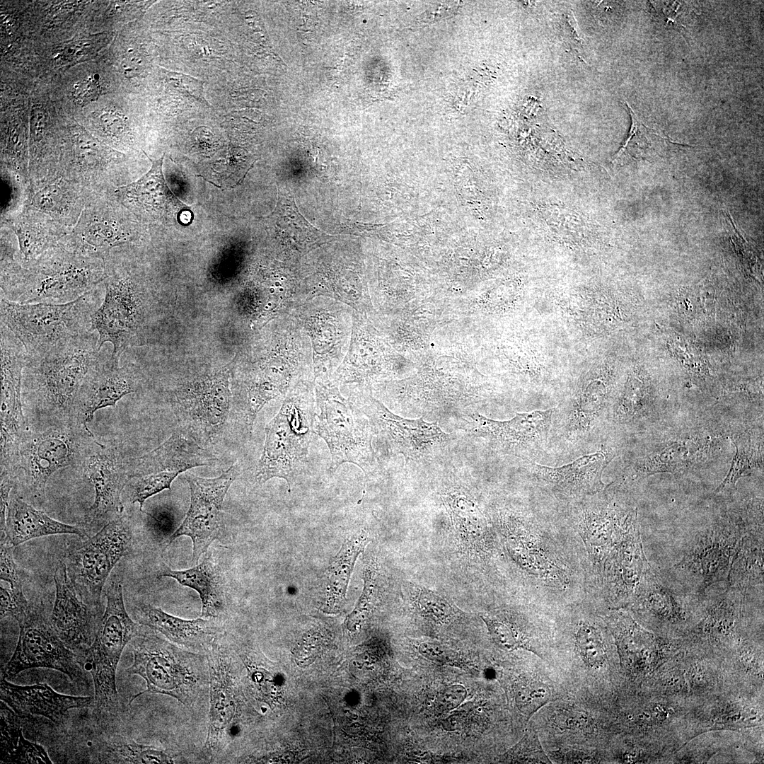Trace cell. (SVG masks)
<instances>
[{
  "mask_svg": "<svg viewBox=\"0 0 764 764\" xmlns=\"http://www.w3.org/2000/svg\"><path fill=\"white\" fill-rule=\"evenodd\" d=\"M265 328L238 378L237 414L249 434L265 405L283 400L299 381L314 380L310 341L295 318H279Z\"/></svg>",
  "mask_w": 764,
  "mask_h": 764,
  "instance_id": "1",
  "label": "cell"
},
{
  "mask_svg": "<svg viewBox=\"0 0 764 764\" xmlns=\"http://www.w3.org/2000/svg\"><path fill=\"white\" fill-rule=\"evenodd\" d=\"M106 277L104 261L57 243L33 260L1 263V295L19 303H66L98 287Z\"/></svg>",
  "mask_w": 764,
  "mask_h": 764,
  "instance_id": "2",
  "label": "cell"
},
{
  "mask_svg": "<svg viewBox=\"0 0 764 764\" xmlns=\"http://www.w3.org/2000/svg\"><path fill=\"white\" fill-rule=\"evenodd\" d=\"M104 358L96 331L60 342L44 355L26 361L22 378L23 400L42 418L74 417L76 400L83 381Z\"/></svg>",
  "mask_w": 764,
  "mask_h": 764,
  "instance_id": "3",
  "label": "cell"
},
{
  "mask_svg": "<svg viewBox=\"0 0 764 764\" xmlns=\"http://www.w3.org/2000/svg\"><path fill=\"white\" fill-rule=\"evenodd\" d=\"M316 412L313 380L299 381L265 427L264 447L255 470L258 484L278 478L284 479L291 490L307 466L309 446L316 434Z\"/></svg>",
  "mask_w": 764,
  "mask_h": 764,
  "instance_id": "4",
  "label": "cell"
},
{
  "mask_svg": "<svg viewBox=\"0 0 764 764\" xmlns=\"http://www.w3.org/2000/svg\"><path fill=\"white\" fill-rule=\"evenodd\" d=\"M133 662L126 669L146 683L145 693L170 696L188 708L196 706L209 690L207 655L182 648L154 635H139L132 644Z\"/></svg>",
  "mask_w": 764,
  "mask_h": 764,
  "instance_id": "5",
  "label": "cell"
},
{
  "mask_svg": "<svg viewBox=\"0 0 764 764\" xmlns=\"http://www.w3.org/2000/svg\"><path fill=\"white\" fill-rule=\"evenodd\" d=\"M95 438L74 417L42 418L28 424L22 438L17 485L33 498L45 497L47 482L58 470L80 467Z\"/></svg>",
  "mask_w": 764,
  "mask_h": 764,
  "instance_id": "6",
  "label": "cell"
},
{
  "mask_svg": "<svg viewBox=\"0 0 764 764\" xmlns=\"http://www.w3.org/2000/svg\"><path fill=\"white\" fill-rule=\"evenodd\" d=\"M102 284L59 304L19 303L0 295L1 323L21 341L26 361L38 358L60 342L92 331V317L103 301Z\"/></svg>",
  "mask_w": 764,
  "mask_h": 764,
  "instance_id": "7",
  "label": "cell"
},
{
  "mask_svg": "<svg viewBox=\"0 0 764 764\" xmlns=\"http://www.w3.org/2000/svg\"><path fill=\"white\" fill-rule=\"evenodd\" d=\"M313 381L314 431L330 450V470L335 472L342 464L350 463L365 473L372 471L376 459L371 445L374 432L369 419L342 394L332 378Z\"/></svg>",
  "mask_w": 764,
  "mask_h": 764,
  "instance_id": "8",
  "label": "cell"
},
{
  "mask_svg": "<svg viewBox=\"0 0 764 764\" xmlns=\"http://www.w3.org/2000/svg\"><path fill=\"white\" fill-rule=\"evenodd\" d=\"M209 673L207 734L201 756L207 763L231 756L241 731L243 693L237 673V656L219 637L206 652Z\"/></svg>",
  "mask_w": 764,
  "mask_h": 764,
  "instance_id": "9",
  "label": "cell"
},
{
  "mask_svg": "<svg viewBox=\"0 0 764 764\" xmlns=\"http://www.w3.org/2000/svg\"><path fill=\"white\" fill-rule=\"evenodd\" d=\"M105 595V610L88 655L94 702L100 712L115 715L119 707L115 681L117 664L126 644L140 635L141 627L126 611L122 579L116 574L109 581Z\"/></svg>",
  "mask_w": 764,
  "mask_h": 764,
  "instance_id": "10",
  "label": "cell"
},
{
  "mask_svg": "<svg viewBox=\"0 0 764 764\" xmlns=\"http://www.w3.org/2000/svg\"><path fill=\"white\" fill-rule=\"evenodd\" d=\"M354 311L333 299L308 298L293 313L309 339L314 380L331 378L350 345Z\"/></svg>",
  "mask_w": 764,
  "mask_h": 764,
  "instance_id": "11",
  "label": "cell"
},
{
  "mask_svg": "<svg viewBox=\"0 0 764 764\" xmlns=\"http://www.w3.org/2000/svg\"><path fill=\"white\" fill-rule=\"evenodd\" d=\"M132 533L124 516L108 522L95 536L68 554L67 572L76 591L98 605L106 580L117 562L132 549Z\"/></svg>",
  "mask_w": 764,
  "mask_h": 764,
  "instance_id": "12",
  "label": "cell"
},
{
  "mask_svg": "<svg viewBox=\"0 0 764 764\" xmlns=\"http://www.w3.org/2000/svg\"><path fill=\"white\" fill-rule=\"evenodd\" d=\"M18 623V643L5 667L4 677L13 676L29 668H49L62 672L73 682L84 681L85 674L75 654L40 613L30 607Z\"/></svg>",
  "mask_w": 764,
  "mask_h": 764,
  "instance_id": "13",
  "label": "cell"
},
{
  "mask_svg": "<svg viewBox=\"0 0 764 764\" xmlns=\"http://www.w3.org/2000/svg\"><path fill=\"white\" fill-rule=\"evenodd\" d=\"M238 354L221 369L184 383L175 392V406L189 427L212 439L222 431L231 407L229 378Z\"/></svg>",
  "mask_w": 764,
  "mask_h": 764,
  "instance_id": "14",
  "label": "cell"
},
{
  "mask_svg": "<svg viewBox=\"0 0 764 764\" xmlns=\"http://www.w3.org/2000/svg\"><path fill=\"white\" fill-rule=\"evenodd\" d=\"M347 398L366 415L374 434L381 435L390 449L403 455L407 462L430 456L449 439L436 422H427L422 417L410 419L400 417L368 393Z\"/></svg>",
  "mask_w": 764,
  "mask_h": 764,
  "instance_id": "15",
  "label": "cell"
},
{
  "mask_svg": "<svg viewBox=\"0 0 764 764\" xmlns=\"http://www.w3.org/2000/svg\"><path fill=\"white\" fill-rule=\"evenodd\" d=\"M238 475L236 465L214 478L187 475L185 479L190 491V508L183 523L167 540L166 547L182 536L190 537L193 545V560L197 563L221 532L224 497Z\"/></svg>",
  "mask_w": 764,
  "mask_h": 764,
  "instance_id": "16",
  "label": "cell"
},
{
  "mask_svg": "<svg viewBox=\"0 0 764 764\" xmlns=\"http://www.w3.org/2000/svg\"><path fill=\"white\" fill-rule=\"evenodd\" d=\"M129 463L114 444L96 439L91 446L80 466L95 490L94 502L86 515L90 523L110 521L122 514L121 493L130 480Z\"/></svg>",
  "mask_w": 764,
  "mask_h": 764,
  "instance_id": "17",
  "label": "cell"
},
{
  "mask_svg": "<svg viewBox=\"0 0 764 764\" xmlns=\"http://www.w3.org/2000/svg\"><path fill=\"white\" fill-rule=\"evenodd\" d=\"M23 356L13 349L1 354V480L17 481L19 449L28 423L22 401Z\"/></svg>",
  "mask_w": 764,
  "mask_h": 764,
  "instance_id": "18",
  "label": "cell"
},
{
  "mask_svg": "<svg viewBox=\"0 0 764 764\" xmlns=\"http://www.w3.org/2000/svg\"><path fill=\"white\" fill-rule=\"evenodd\" d=\"M129 240L111 200L93 196L73 228L58 244L72 253L105 262L117 247Z\"/></svg>",
  "mask_w": 764,
  "mask_h": 764,
  "instance_id": "19",
  "label": "cell"
},
{
  "mask_svg": "<svg viewBox=\"0 0 764 764\" xmlns=\"http://www.w3.org/2000/svg\"><path fill=\"white\" fill-rule=\"evenodd\" d=\"M361 313L354 311L353 328L348 352L332 378L345 397L368 393L374 381L390 376V362L376 351L374 342Z\"/></svg>",
  "mask_w": 764,
  "mask_h": 764,
  "instance_id": "20",
  "label": "cell"
},
{
  "mask_svg": "<svg viewBox=\"0 0 764 764\" xmlns=\"http://www.w3.org/2000/svg\"><path fill=\"white\" fill-rule=\"evenodd\" d=\"M217 458L197 443L180 433L172 434L151 451L130 460V480L147 476L170 489L180 473L199 466L213 465Z\"/></svg>",
  "mask_w": 764,
  "mask_h": 764,
  "instance_id": "21",
  "label": "cell"
},
{
  "mask_svg": "<svg viewBox=\"0 0 764 764\" xmlns=\"http://www.w3.org/2000/svg\"><path fill=\"white\" fill-rule=\"evenodd\" d=\"M554 410L516 413L511 419L496 421L478 413L471 415L473 431L509 453L523 454L539 450L546 443Z\"/></svg>",
  "mask_w": 764,
  "mask_h": 764,
  "instance_id": "22",
  "label": "cell"
},
{
  "mask_svg": "<svg viewBox=\"0 0 764 764\" xmlns=\"http://www.w3.org/2000/svg\"><path fill=\"white\" fill-rule=\"evenodd\" d=\"M151 169L139 180L115 191L119 199L139 215L158 221H178L180 214L190 208L183 203L166 183L162 166L164 154L158 159L151 158Z\"/></svg>",
  "mask_w": 764,
  "mask_h": 764,
  "instance_id": "23",
  "label": "cell"
},
{
  "mask_svg": "<svg viewBox=\"0 0 764 764\" xmlns=\"http://www.w3.org/2000/svg\"><path fill=\"white\" fill-rule=\"evenodd\" d=\"M138 389L137 379L128 368L120 367L105 357L86 376L78 393L74 416L87 424L94 413L115 407L125 395Z\"/></svg>",
  "mask_w": 764,
  "mask_h": 764,
  "instance_id": "24",
  "label": "cell"
},
{
  "mask_svg": "<svg viewBox=\"0 0 764 764\" xmlns=\"http://www.w3.org/2000/svg\"><path fill=\"white\" fill-rule=\"evenodd\" d=\"M613 457L607 451L600 450L560 467L533 463L531 470L537 480L557 492L569 497L581 498L603 490V472Z\"/></svg>",
  "mask_w": 764,
  "mask_h": 764,
  "instance_id": "25",
  "label": "cell"
},
{
  "mask_svg": "<svg viewBox=\"0 0 764 764\" xmlns=\"http://www.w3.org/2000/svg\"><path fill=\"white\" fill-rule=\"evenodd\" d=\"M0 693L1 701L16 713L42 716L59 727L64 725L69 710L86 707L93 702L92 697L60 694L46 683L15 685L4 676L1 678Z\"/></svg>",
  "mask_w": 764,
  "mask_h": 764,
  "instance_id": "26",
  "label": "cell"
},
{
  "mask_svg": "<svg viewBox=\"0 0 764 764\" xmlns=\"http://www.w3.org/2000/svg\"><path fill=\"white\" fill-rule=\"evenodd\" d=\"M54 581L56 596L50 620L52 627L70 649L90 647L93 635L91 612L79 598L65 562L58 565Z\"/></svg>",
  "mask_w": 764,
  "mask_h": 764,
  "instance_id": "27",
  "label": "cell"
},
{
  "mask_svg": "<svg viewBox=\"0 0 764 764\" xmlns=\"http://www.w3.org/2000/svg\"><path fill=\"white\" fill-rule=\"evenodd\" d=\"M134 612L139 624L158 631L173 644L195 652L205 654L221 632L217 618L200 617L185 620L150 604H139Z\"/></svg>",
  "mask_w": 764,
  "mask_h": 764,
  "instance_id": "28",
  "label": "cell"
},
{
  "mask_svg": "<svg viewBox=\"0 0 764 764\" xmlns=\"http://www.w3.org/2000/svg\"><path fill=\"white\" fill-rule=\"evenodd\" d=\"M741 532H707L697 540L688 557L681 562L691 576L702 577V588L722 579L727 567L731 565L739 543L743 537Z\"/></svg>",
  "mask_w": 764,
  "mask_h": 764,
  "instance_id": "29",
  "label": "cell"
},
{
  "mask_svg": "<svg viewBox=\"0 0 764 764\" xmlns=\"http://www.w3.org/2000/svg\"><path fill=\"white\" fill-rule=\"evenodd\" d=\"M4 533L6 540L13 546L50 535L75 534L80 537L86 536L83 528L56 521L14 494L10 495Z\"/></svg>",
  "mask_w": 764,
  "mask_h": 764,
  "instance_id": "30",
  "label": "cell"
},
{
  "mask_svg": "<svg viewBox=\"0 0 764 764\" xmlns=\"http://www.w3.org/2000/svg\"><path fill=\"white\" fill-rule=\"evenodd\" d=\"M9 222L25 262L37 258L69 233L62 224L33 208L25 209Z\"/></svg>",
  "mask_w": 764,
  "mask_h": 764,
  "instance_id": "31",
  "label": "cell"
},
{
  "mask_svg": "<svg viewBox=\"0 0 764 764\" xmlns=\"http://www.w3.org/2000/svg\"><path fill=\"white\" fill-rule=\"evenodd\" d=\"M159 577H170L179 584L195 590L202 602L200 617L219 618L225 611L224 593L219 569L205 560L195 567L172 570L166 567Z\"/></svg>",
  "mask_w": 764,
  "mask_h": 764,
  "instance_id": "32",
  "label": "cell"
},
{
  "mask_svg": "<svg viewBox=\"0 0 764 764\" xmlns=\"http://www.w3.org/2000/svg\"><path fill=\"white\" fill-rule=\"evenodd\" d=\"M88 196L82 188L66 180L48 184L36 192L31 204L65 227L76 224Z\"/></svg>",
  "mask_w": 764,
  "mask_h": 764,
  "instance_id": "33",
  "label": "cell"
},
{
  "mask_svg": "<svg viewBox=\"0 0 764 764\" xmlns=\"http://www.w3.org/2000/svg\"><path fill=\"white\" fill-rule=\"evenodd\" d=\"M458 532L470 542L479 541L486 533L485 516L473 497L463 487L450 485L441 494Z\"/></svg>",
  "mask_w": 764,
  "mask_h": 764,
  "instance_id": "34",
  "label": "cell"
},
{
  "mask_svg": "<svg viewBox=\"0 0 764 764\" xmlns=\"http://www.w3.org/2000/svg\"><path fill=\"white\" fill-rule=\"evenodd\" d=\"M632 124L627 139L614 156L612 163H624L630 160L652 158L665 149L667 144H677L664 133L646 126L626 103Z\"/></svg>",
  "mask_w": 764,
  "mask_h": 764,
  "instance_id": "35",
  "label": "cell"
},
{
  "mask_svg": "<svg viewBox=\"0 0 764 764\" xmlns=\"http://www.w3.org/2000/svg\"><path fill=\"white\" fill-rule=\"evenodd\" d=\"M11 712L1 705V748L2 763L52 764L44 748L25 739L21 729L12 722Z\"/></svg>",
  "mask_w": 764,
  "mask_h": 764,
  "instance_id": "36",
  "label": "cell"
},
{
  "mask_svg": "<svg viewBox=\"0 0 764 764\" xmlns=\"http://www.w3.org/2000/svg\"><path fill=\"white\" fill-rule=\"evenodd\" d=\"M368 536L364 532L354 535L342 545L328 570V601L335 608L344 601L351 573L358 555L367 543Z\"/></svg>",
  "mask_w": 764,
  "mask_h": 764,
  "instance_id": "37",
  "label": "cell"
},
{
  "mask_svg": "<svg viewBox=\"0 0 764 764\" xmlns=\"http://www.w3.org/2000/svg\"><path fill=\"white\" fill-rule=\"evenodd\" d=\"M101 763H174L180 753L139 743L133 739L115 736L102 746Z\"/></svg>",
  "mask_w": 764,
  "mask_h": 764,
  "instance_id": "38",
  "label": "cell"
},
{
  "mask_svg": "<svg viewBox=\"0 0 764 764\" xmlns=\"http://www.w3.org/2000/svg\"><path fill=\"white\" fill-rule=\"evenodd\" d=\"M741 538L734 554L728 576L733 586H747L763 583V536Z\"/></svg>",
  "mask_w": 764,
  "mask_h": 764,
  "instance_id": "39",
  "label": "cell"
},
{
  "mask_svg": "<svg viewBox=\"0 0 764 764\" xmlns=\"http://www.w3.org/2000/svg\"><path fill=\"white\" fill-rule=\"evenodd\" d=\"M230 646L231 647V644ZM231 648L247 671L248 685L250 687L253 695L273 707L278 701L279 688L272 670L264 666L263 664L255 660L249 652L242 650L239 647Z\"/></svg>",
  "mask_w": 764,
  "mask_h": 764,
  "instance_id": "40",
  "label": "cell"
},
{
  "mask_svg": "<svg viewBox=\"0 0 764 764\" xmlns=\"http://www.w3.org/2000/svg\"><path fill=\"white\" fill-rule=\"evenodd\" d=\"M685 449L674 444L658 454L639 459L630 465L623 475L624 480H636L661 472H673L683 463Z\"/></svg>",
  "mask_w": 764,
  "mask_h": 764,
  "instance_id": "41",
  "label": "cell"
},
{
  "mask_svg": "<svg viewBox=\"0 0 764 764\" xmlns=\"http://www.w3.org/2000/svg\"><path fill=\"white\" fill-rule=\"evenodd\" d=\"M574 639L578 652L585 664L591 668H598L604 658L601 633L594 623L581 620L574 629Z\"/></svg>",
  "mask_w": 764,
  "mask_h": 764,
  "instance_id": "42",
  "label": "cell"
},
{
  "mask_svg": "<svg viewBox=\"0 0 764 764\" xmlns=\"http://www.w3.org/2000/svg\"><path fill=\"white\" fill-rule=\"evenodd\" d=\"M408 591L424 616L436 623H447L455 615L452 604L432 591L415 584L408 585Z\"/></svg>",
  "mask_w": 764,
  "mask_h": 764,
  "instance_id": "43",
  "label": "cell"
},
{
  "mask_svg": "<svg viewBox=\"0 0 764 764\" xmlns=\"http://www.w3.org/2000/svg\"><path fill=\"white\" fill-rule=\"evenodd\" d=\"M514 698L518 709L530 717L550 701L551 692L547 684L532 678L516 685Z\"/></svg>",
  "mask_w": 764,
  "mask_h": 764,
  "instance_id": "44",
  "label": "cell"
},
{
  "mask_svg": "<svg viewBox=\"0 0 764 764\" xmlns=\"http://www.w3.org/2000/svg\"><path fill=\"white\" fill-rule=\"evenodd\" d=\"M734 444L736 446V453L733 458L731 466L723 482L715 490V493L727 488L734 487L741 477L748 474L750 470L759 463L758 451L751 444L748 437L741 436L736 439Z\"/></svg>",
  "mask_w": 764,
  "mask_h": 764,
  "instance_id": "45",
  "label": "cell"
},
{
  "mask_svg": "<svg viewBox=\"0 0 764 764\" xmlns=\"http://www.w3.org/2000/svg\"><path fill=\"white\" fill-rule=\"evenodd\" d=\"M511 761L523 763H551L539 741L537 733L530 729L508 753Z\"/></svg>",
  "mask_w": 764,
  "mask_h": 764,
  "instance_id": "46",
  "label": "cell"
},
{
  "mask_svg": "<svg viewBox=\"0 0 764 764\" xmlns=\"http://www.w3.org/2000/svg\"><path fill=\"white\" fill-rule=\"evenodd\" d=\"M376 567L374 563L370 565L364 574V586L359 602L348 618L347 626L352 631L362 621L367 613L376 591Z\"/></svg>",
  "mask_w": 764,
  "mask_h": 764,
  "instance_id": "47",
  "label": "cell"
},
{
  "mask_svg": "<svg viewBox=\"0 0 764 764\" xmlns=\"http://www.w3.org/2000/svg\"><path fill=\"white\" fill-rule=\"evenodd\" d=\"M167 83L175 91L189 96L206 106H209L204 96V82L192 76L162 69Z\"/></svg>",
  "mask_w": 764,
  "mask_h": 764,
  "instance_id": "48",
  "label": "cell"
},
{
  "mask_svg": "<svg viewBox=\"0 0 764 764\" xmlns=\"http://www.w3.org/2000/svg\"><path fill=\"white\" fill-rule=\"evenodd\" d=\"M1 619L12 616L19 622L27 615L30 606L23 591H14L1 584L0 588Z\"/></svg>",
  "mask_w": 764,
  "mask_h": 764,
  "instance_id": "49",
  "label": "cell"
},
{
  "mask_svg": "<svg viewBox=\"0 0 764 764\" xmlns=\"http://www.w3.org/2000/svg\"><path fill=\"white\" fill-rule=\"evenodd\" d=\"M554 725L561 731L591 734L594 725L588 715L574 710L562 709L555 714Z\"/></svg>",
  "mask_w": 764,
  "mask_h": 764,
  "instance_id": "50",
  "label": "cell"
},
{
  "mask_svg": "<svg viewBox=\"0 0 764 764\" xmlns=\"http://www.w3.org/2000/svg\"><path fill=\"white\" fill-rule=\"evenodd\" d=\"M103 91L100 76L89 75L78 81L73 86L72 97L79 105H85L99 98Z\"/></svg>",
  "mask_w": 764,
  "mask_h": 764,
  "instance_id": "51",
  "label": "cell"
},
{
  "mask_svg": "<svg viewBox=\"0 0 764 764\" xmlns=\"http://www.w3.org/2000/svg\"><path fill=\"white\" fill-rule=\"evenodd\" d=\"M13 547L7 540L1 543L0 578L9 584L12 591H22L21 580L13 558Z\"/></svg>",
  "mask_w": 764,
  "mask_h": 764,
  "instance_id": "52",
  "label": "cell"
},
{
  "mask_svg": "<svg viewBox=\"0 0 764 764\" xmlns=\"http://www.w3.org/2000/svg\"><path fill=\"white\" fill-rule=\"evenodd\" d=\"M492 639L500 647L511 649L520 646L517 634L507 624L490 617H482Z\"/></svg>",
  "mask_w": 764,
  "mask_h": 764,
  "instance_id": "53",
  "label": "cell"
},
{
  "mask_svg": "<svg viewBox=\"0 0 764 764\" xmlns=\"http://www.w3.org/2000/svg\"><path fill=\"white\" fill-rule=\"evenodd\" d=\"M97 127L99 132L108 139H117L125 131V122L122 114L109 110L101 113Z\"/></svg>",
  "mask_w": 764,
  "mask_h": 764,
  "instance_id": "54",
  "label": "cell"
},
{
  "mask_svg": "<svg viewBox=\"0 0 764 764\" xmlns=\"http://www.w3.org/2000/svg\"><path fill=\"white\" fill-rule=\"evenodd\" d=\"M466 691L461 685H453L444 689L437 696L436 706L441 712L457 707L465 698Z\"/></svg>",
  "mask_w": 764,
  "mask_h": 764,
  "instance_id": "55",
  "label": "cell"
},
{
  "mask_svg": "<svg viewBox=\"0 0 764 764\" xmlns=\"http://www.w3.org/2000/svg\"><path fill=\"white\" fill-rule=\"evenodd\" d=\"M93 41L91 40H81L73 42L64 46L60 53V57L64 61H72L93 51Z\"/></svg>",
  "mask_w": 764,
  "mask_h": 764,
  "instance_id": "56",
  "label": "cell"
},
{
  "mask_svg": "<svg viewBox=\"0 0 764 764\" xmlns=\"http://www.w3.org/2000/svg\"><path fill=\"white\" fill-rule=\"evenodd\" d=\"M419 652L423 656L436 664H445L450 660L447 649L438 644L423 642L419 647Z\"/></svg>",
  "mask_w": 764,
  "mask_h": 764,
  "instance_id": "57",
  "label": "cell"
},
{
  "mask_svg": "<svg viewBox=\"0 0 764 764\" xmlns=\"http://www.w3.org/2000/svg\"><path fill=\"white\" fill-rule=\"evenodd\" d=\"M560 755L562 756L560 760L562 761V763H592L591 761L594 760L591 758V754L586 753L583 751L574 749L569 751H564L562 753H560Z\"/></svg>",
  "mask_w": 764,
  "mask_h": 764,
  "instance_id": "58",
  "label": "cell"
},
{
  "mask_svg": "<svg viewBox=\"0 0 764 764\" xmlns=\"http://www.w3.org/2000/svg\"><path fill=\"white\" fill-rule=\"evenodd\" d=\"M192 219V214L191 210H185L180 214L179 222L182 224H187L191 222Z\"/></svg>",
  "mask_w": 764,
  "mask_h": 764,
  "instance_id": "59",
  "label": "cell"
}]
</instances>
